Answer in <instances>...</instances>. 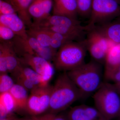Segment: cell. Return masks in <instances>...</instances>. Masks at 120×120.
Returning <instances> with one entry per match:
<instances>
[{"label": "cell", "instance_id": "d6a6232c", "mask_svg": "<svg viewBox=\"0 0 120 120\" xmlns=\"http://www.w3.org/2000/svg\"><path fill=\"white\" fill-rule=\"evenodd\" d=\"M3 47H4V45H2L1 44H0V55L1 52H2Z\"/></svg>", "mask_w": 120, "mask_h": 120}, {"label": "cell", "instance_id": "3957f363", "mask_svg": "<svg viewBox=\"0 0 120 120\" xmlns=\"http://www.w3.org/2000/svg\"><path fill=\"white\" fill-rule=\"evenodd\" d=\"M87 49L84 41H72L58 49L53 61L58 71L68 72L85 63Z\"/></svg>", "mask_w": 120, "mask_h": 120}, {"label": "cell", "instance_id": "5b68a950", "mask_svg": "<svg viewBox=\"0 0 120 120\" xmlns=\"http://www.w3.org/2000/svg\"><path fill=\"white\" fill-rule=\"evenodd\" d=\"M120 16V5L116 0H92L88 25L94 27Z\"/></svg>", "mask_w": 120, "mask_h": 120}, {"label": "cell", "instance_id": "52a82bcc", "mask_svg": "<svg viewBox=\"0 0 120 120\" xmlns=\"http://www.w3.org/2000/svg\"><path fill=\"white\" fill-rule=\"evenodd\" d=\"M13 40L16 50L22 55L28 54L38 56L50 62L53 61L57 52L50 47H43L35 39L28 35L24 38L16 35Z\"/></svg>", "mask_w": 120, "mask_h": 120}, {"label": "cell", "instance_id": "2e32d148", "mask_svg": "<svg viewBox=\"0 0 120 120\" xmlns=\"http://www.w3.org/2000/svg\"><path fill=\"white\" fill-rule=\"evenodd\" d=\"M53 5L52 0H33L28 9V12L35 21H38L50 15Z\"/></svg>", "mask_w": 120, "mask_h": 120}, {"label": "cell", "instance_id": "d6986e66", "mask_svg": "<svg viewBox=\"0 0 120 120\" xmlns=\"http://www.w3.org/2000/svg\"><path fill=\"white\" fill-rule=\"evenodd\" d=\"M26 31L28 35L35 39L42 46H50L51 37L48 31L31 26Z\"/></svg>", "mask_w": 120, "mask_h": 120}, {"label": "cell", "instance_id": "8fae6325", "mask_svg": "<svg viewBox=\"0 0 120 120\" xmlns=\"http://www.w3.org/2000/svg\"><path fill=\"white\" fill-rule=\"evenodd\" d=\"M67 116L68 120H109L102 116L95 106L86 105L72 107Z\"/></svg>", "mask_w": 120, "mask_h": 120}, {"label": "cell", "instance_id": "603a6c76", "mask_svg": "<svg viewBox=\"0 0 120 120\" xmlns=\"http://www.w3.org/2000/svg\"><path fill=\"white\" fill-rule=\"evenodd\" d=\"M0 104L9 114L16 109L14 99L9 91L0 94Z\"/></svg>", "mask_w": 120, "mask_h": 120}, {"label": "cell", "instance_id": "83f0119b", "mask_svg": "<svg viewBox=\"0 0 120 120\" xmlns=\"http://www.w3.org/2000/svg\"><path fill=\"white\" fill-rule=\"evenodd\" d=\"M16 35L11 29L0 25V41H7L13 40Z\"/></svg>", "mask_w": 120, "mask_h": 120}, {"label": "cell", "instance_id": "277c9868", "mask_svg": "<svg viewBox=\"0 0 120 120\" xmlns=\"http://www.w3.org/2000/svg\"><path fill=\"white\" fill-rule=\"evenodd\" d=\"M93 96L95 107L105 118L118 117L120 111V93L113 84L103 82Z\"/></svg>", "mask_w": 120, "mask_h": 120}, {"label": "cell", "instance_id": "8992f818", "mask_svg": "<svg viewBox=\"0 0 120 120\" xmlns=\"http://www.w3.org/2000/svg\"><path fill=\"white\" fill-rule=\"evenodd\" d=\"M84 41L87 50L93 60L101 64H104L107 52L114 43L109 41L95 27L88 31Z\"/></svg>", "mask_w": 120, "mask_h": 120}, {"label": "cell", "instance_id": "cb8c5ba5", "mask_svg": "<svg viewBox=\"0 0 120 120\" xmlns=\"http://www.w3.org/2000/svg\"><path fill=\"white\" fill-rule=\"evenodd\" d=\"M92 0H76L78 14L83 17H90Z\"/></svg>", "mask_w": 120, "mask_h": 120}, {"label": "cell", "instance_id": "d590c367", "mask_svg": "<svg viewBox=\"0 0 120 120\" xmlns=\"http://www.w3.org/2000/svg\"><path fill=\"white\" fill-rule=\"evenodd\" d=\"M118 118H119V120H120V113H119V115H118Z\"/></svg>", "mask_w": 120, "mask_h": 120}, {"label": "cell", "instance_id": "8d00e7d4", "mask_svg": "<svg viewBox=\"0 0 120 120\" xmlns=\"http://www.w3.org/2000/svg\"><path fill=\"white\" fill-rule=\"evenodd\" d=\"M117 2H118V4L120 5V0H116Z\"/></svg>", "mask_w": 120, "mask_h": 120}, {"label": "cell", "instance_id": "d4e9b609", "mask_svg": "<svg viewBox=\"0 0 120 120\" xmlns=\"http://www.w3.org/2000/svg\"><path fill=\"white\" fill-rule=\"evenodd\" d=\"M17 83L21 85L27 90L31 91L37 86L27 79L22 73L16 71L12 73Z\"/></svg>", "mask_w": 120, "mask_h": 120}, {"label": "cell", "instance_id": "6da1fadb", "mask_svg": "<svg viewBox=\"0 0 120 120\" xmlns=\"http://www.w3.org/2000/svg\"><path fill=\"white\" fill-rule=\"evenodd\" d=\"M67 72L84 98L94 94L104 82L102 64L93 60Z\"/></svg>", "mask_w": 120, "mask_h": 120}, {"label": "cell", "instance_id": "ffe728a7", "mask_svg": "<svg viewBox=\"0 0 120 120\" xmlns=\"http://www.w3.org/2000/svg\"><path fill=\"white\" fill-rule=\"evenodd\" d=\"M4 46L8 72L12 73L21 65V62L11 47L6 45H4Z\"/></svg>", "mask_w": 120, "mask_h": 120}, {"label": "cell", "instance_id": "5bb4252c", "mask_svg": "<svg viewBox=\"0 0 120 120\" xmlns=\"http://www.w3.org/2000/svg\"><path fill=\"white\" fill-rule=\"evenodd\" d=\"M52 8L53 15L77 19L76 0H54Z\"/></svg>", "mask_w": 120, "mask_h": 120}, {"label": "cell", "instance_id": "7c38bea8", "mask_svg": "<svg viewBox=\"0 0 120 120\" xmlns=\"http://www.w3.org/2000/svg\"><path fill=\"white\" fill-rule=\"evenodd\" d=\"M103 73L104 78L110 80L112 75L120 66V43L113 44L106 57Z\"/></svg>", "mask_w": 120, "mask_h": 120}, {"label": "cell", "instance_id": "44dd1931", "mask_svg": "<svg viewBox=\"0 0 120 120\" xmlns=\"http://www.w3.org/2000/svg\"><path fill=\"white\" fill-rule=\"evenodd\" d=\"M16 71H19L22 73L36 86H45L43 85L42 79L41 75L30 67L22 66L21 65Z\"/></svg>", "mask_w": 120, "mask_h": 120}, {"label": "cell", "instance_id": "e0dca14e", "mask_svg": "<svg viewBox=\"0 0 120 120\" xmlns=\"http://www.w3.org/2000/svg\"><path fill=\"white\" fill-rule=\"evenodd\" d=\"M13 7L18 16L26 26L30 27L32 25L31 17L28 12V9L33 0H5Z\"/></svg>", "mask_w": 120, "mask_h": 120}, {"label": "cell", "instance_id": "4dcf8cb0", "mask_svg": "<svg viewBox=\"0 0 120 120\" xmlns=\"http://www.w3.org/2000/svg\"><path fill=\"white\" fill-rule=\"evenodd\" d=\"M109 81L113 82V84L116 86L120 84V66L116 70L112 75Z\"/></svg>", "mask_w": 120, "mask_h": 120}, {"label": "cell", "instance_id": "ac0fdd59", "mask_svg": "<svg viewBox=\"0 0 120 120\" xmlns=\"http://www.w3.org/2000/svg\"><path fill=\"white\" fill-rule=\"evenodd\" d=\"M9 91L14 99L16 109H26L28 98L27 90L16 83L13 84Z\"/></svg>", "mask_w": 120, "mask_h": 120}, {"label": "cell", "instance_id": "7a4b0ae2", "mask_svg": "<svg viewBox=\"0 0 120 120\" xmlns=\"http://www.w3.org/2000/svg\"><path fill=\"white\" fill-rule=\"evenodd\" d=\"M84 98L66 72L60 75L52 86L49 112L58 113Z\"/></svg>", "mask_w": 120, "mask_h": 120}, {"label": "cell", "instance_id": "f1b7e54d", "mask_svg": "<svg viewBox=\"0 0 120 120\" xmlns=\"http://www.w3.org/2000/svg\"><path fill=\"white\" fill-rule=\"evenodd\" d=\"M16 13L13 7L5 0H0V15Z\"/></svg>", "mask_w": 120, "mask_h": 120}, {"label": "cell", "instance_id": "1f68e13d", "mask_svg": "<svg viewBox=\"0 0 120 120\" xmlns=\"http://www.w3.org/2000/svg\"><path fill=\"white\" fill-rule=\"evenodd\" d=\"M9 114L4 107L0 104V120L7 118Z\"/></svg>", "mask_w": 120, "mask_h": 120}, {"label": "cell", "instance_id": "4316f807", "mask_svg": "<svg viewBox=\"0 0 120 120\" xmlns=\"http://www.w3.org/2000/svg\"><path fill=\"white\" fill-rule=\"evenodd\" d=\"M33 120H68L67 116L58 114V113L49 112L44 114L34 116Z\"/></svg>", "mask_w": 120, "mask_h": 120}, {"label": "cell", "instance_id": "30bf717a", "mask_svg": "<svg viewBox=\"0 0 120 120\" xmlns=\"http://www.w3.org/2000/svg\"><path fill=\"white\" fill-rule=\"evenodd\" d=\"M51 26H60L75 29H85L90 27L89 25L82 26L80 22L76 19L63 16L50 15L49 16L32 23L31 26L42 28Z\"/></svg>", "mask_w": 120, "mask_h": 120}, {"label": "cell", "instance_id": "484cf974", "mask_svg": "<svg viewBox=\"0 0 120 120\" xmlns=\"http://www.w3.org/2000/svg\"><path fill=\"white\" fill-rule=\"evenodd\" d=\"M14 84L13 79L7 74H0V94L9 91Z\"/></svg>", "mask_w": 120, "mask_h": 120}, {"label": "cell", "instance_id": "9a60e30c", "mask_svg": "<svg viewBox=\"0 0 120 120\" xmlns=\"http://www.w3.org/2000/svg\"><path fill=\"white\" fill-rule=\"evenodd\" d=\"M94 27L112 43H120V16L110 22Z\"/></svg>", "mask_w": 120, "mask_h": 120}, {"label": "cell", "instance_id": "7402d4cb", "mask_svg": "<svg viewBox=\"0 0 120 120\" xmlns=\"http://www.w3.org/2000/svg\"><path fill=\"white\" fill-rule=\"evenodd\" d=\"M47 31V30H46ZM51 37L50 47L57 50L63 45L73 40L69 37L56 32L49 31Z\"/></svg>", "mask_w": 120, "mask_h": 120}, {"label": "cell", "instance_id": "4fadbf2b", "mask_svg": "<svg viewBox=\"0 0 120 120\" xmlns=\"http://www.w3.org/2000/svg\"><path fill=\"white\" fill-rule=\"evenodd\" d=\"M0 25L11 29L18 37H28L26 25L16 13L0 15Z\"/></svg>", "mask_w": 120, "mask_h": 120}, {"label": "cell", "instance_id": "e575fe53", "mask_svg": "<svg viewBox=\"0 0 120 120\" xmlns=\"http://www.w3.org/2000/svg\"><path fill=\"white\" fill-rule=\"evenodd\" d=\"M10 120V119H8V118H4V119H1V120Z\"/></svg>", "mask_w": 120, "mask_h": 120}, {"label": "cell", "instance_id": "9c48e42d", "mask_svg": "<svg viewBox=\"0 0 120 120\" xmlns=\"http://www.w3.org/2000/svg\"><path fill=\"white\" fill-rule=\"evenodd\" d=\"M20 59L22 63L27 65L41 75L44 86L49 85L54 73V69L50 62L39 56L24 54Z\"/></svg>", "mask_w": 120, "mask_h": 120}, {"label": "cell", "instance_id": "836d02e7", "mask_svg": "<svg viewBox=\"0 0 120 120\" xmlns=\"http://www.w3.org/2000/svg\"><path fill=\"white\" fill-rule=\"evenodd\" d=\"M115 86H116V88H117V90H118L119 91V92L120 93V84L119 85H117V86L115 85Z\"/></svg>", "mask_w": 120, "mask_h": 120}, {"label": "cell", "instance_id": "ba28073f", "mask_svg": "<svg viewBox=\"0 0 120 120\" xmlns=\"http://www.w3.org/2000/svg\"><path fill=\"white\" fill-rule=\"evenodd\" d=\"M52 86H38L31 91L26 109L34 116L42 114L49 108Z\"/></svg>", "mask_w": 120, "mask_h": 120}, {"label": "cell", "instance_id": "f546056e", "mask_svg": "<svg viewBox=\"0 0 120 120\" xmlns=\"http://www.w3.org/2000/svg\"><path fill=\"white\" fill-rule=\"evenodd\" d=\"M8 72L5 60V50L4 45L2 52L0 55V74H7Z\"/></svg>", "mask_w": 120, "mask_h": 120}]
</instances>
